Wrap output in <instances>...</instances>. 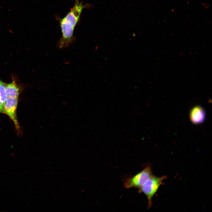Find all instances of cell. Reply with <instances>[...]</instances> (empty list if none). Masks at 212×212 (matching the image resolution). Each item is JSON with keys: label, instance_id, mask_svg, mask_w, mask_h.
<instances>
[{"label": "cell", "instance_id": "7", "mask_svg": "<svg viewBox=\"0 0 212 212\" xmlns=\"http://www.w3.org/2000/svg\"><path fill=\"white\" fill-rule=\"evenodd\" d=\"M6 83L0 80V100L4 103L8 98L6 92Z\"/></svg>", "mask_w": 212, "mask_h": 212}, {"label": "cell", "instance_id": "6", "mask_svg": "<svg viewBox=\"0 0 212 212\" xmlns=\"http://www.w3.org/2000/svg\"><path fill=\"white\" fill-rule=\"evenodd\" d=\"M21 90L14 78L11 83L6 84V92L8 97L18 98Z\"/></svg>", "mask_w": 212, "mask_h": 212}, {"label": "cell", "instance_id": "3", "mask_svg": "<svg viewBox=\"0 0 212 212\" xmlns=\"http://www.w3.org/2000/svg\"><path fill=\"white\" fill-rule=\"evenodd\" d=\"M152 175L150 167H147L134 176L127 179L124 183L125 187L127 188H135L139 189Z\"/></svg>", "mask_w": 212, "mask_h": 212}, {"label": "cell", "instance_id": "1", "mask_svg": "<svg viewBox=\"0 0 212 212\" xmlns=\"http://www.w3.org/2000/svg\"><path fill=\"white\" fill-rule=\"evenodd\" d=\"M85 7L79 0H76L73 7L60 21L62 35L57 44V47L59 49L67 47L75 42L73 34L74 30Z\"/></svg>", "mask_w": 212, "mask_h": 212}, {"label": "cell", "instance_id": "2", "mask_svg": "<svg viewBox=\"0 0 212 212\" xmlns=\"http://www.w3.org/2000/svg\"><path fill=\"white\" fill-rule=\"evenodd\" d=\"M166 178V176L158 177L153 175L139 190V193L143 192L147 196L148 201V208L152 207L153 196L160 185L163 184V180Z\"/></svg>", "mask_w": 212, "mask_h": 212}, {"label": "cell", "instance_id": "5", "mask_svg": "<svg viewBox=\"0 0 212 212\" xmlns=\"http://www.w3.org/2000/svg\"><path fill=\"white\" fill-rule=\"evenodd\" d=\"M191 121L195 124H198L203 122L205 118V110L200 106H196L192 108L190 113Z\"/></svg>", "mask_w": 212, "mask_h": 212}, {"label": "cell", "instance_id": "4", "mask_svg": "<svg viewBox=\"0 0 212 212\" xmlns=\"http://www.w3.org/2000/svg\"><path fill=\"white\" fill-rule=\"evenodd\" d=\"M18 102V98L8 97L4 104V113L7 115L13 121L18 134H19L21 129L16 114Z\"/></svg>", "mask_w": 212, "mask_h": 212}]
</instances>
